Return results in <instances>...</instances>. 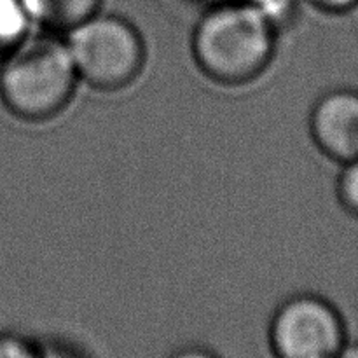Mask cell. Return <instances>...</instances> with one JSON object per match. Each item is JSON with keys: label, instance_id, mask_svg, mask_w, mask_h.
Masks as SVG:
<instances>
[{"label": "cell", "instance_id": "cell-1", "mask_svg": "<svg viewBox=\"0 0 358 358\" xmlns=\"http://www.w3.org/2000/svg\"><path fill=\"white\" fill-rule=\"evenodd\" d=\"M278 24L250 0H219L196 21L191 55L203 76L222 86H243L271 65Z\"/></svg>", "mask_w": 358, "mask_h": 358}, {"label": "cell", "instance_id": "cell-2", "mask_svg": "<svg viewBox=\"0 0 358 358\" xmlns=\"http://www.w3.org/2000/svg\"><path fill=\"white\" fill-rule=\"evenodd\" d=\"M79 83L65 35L55 31H31L0 59V101L21 121L55 119L72 103Z\"/></svg>", "mask_w": 358, "mask_h": 358}, {"label": "cell", "instance_id": "cell-3", "mask_svg": "<svg viewBox=\"0 0 358 358\" xmlns=\"http://www.w3.org/2000/svg\"><path fill=\"white\" fill-rule=\"evenodd\" d=\"M80 83L98 91L131 86L145 69L147 45L124 16L98 10L65 34Z\"/></svg>", "mask_w": 358, "mask_h": 358}, {"label": "cell", "instance_id": "cell-4", "mask_svg": "<svg viewBox=\"0 0 358 358\" xmlns=\"http://www.w3.org/2000/svg\"><path fill=\"white\" fill-rule=\"evenodd\" d=\"M275 358H339L348 346L341 311L318 294H296L283 301L269 324Z\"/></svg>", "mask_w": 358, "mask_h": 358}, {"label": "cell", "instance_id": "cell-5", "mask_svg": "<svg viewBox=\"0 0 358 358\" xmlns=\"http://www.w3.org/2000/svg\"><path fill=\"white\" fill-rule=\"evenodd\" d=\"M317 149L343 164L358 157V90L336 87L322 94L308 117Z\"/></svg>", "mask_w": 358, "mask_h": 358}, {"label": "cell", "instance_id": "cell-6", "mask_svg": "<svg viewBox=\"0 0 358 358\" xmlns=\"http://www.w3.org/2000/svg\"><path fill=\"white\" fill-rule=\"evenodd\" d=\"M103 0H24L35 28L65 35L94 13Z\"/></svg>", "mask_w": 358, "mask_h": 358}, {"label": "cell", "instance_id": "cell-7", "mask_svg": "<svg viewBox=\"0 0 358 358\" xmlns=\"http://www.w3.org/2000/svg\"><path fill=\"white\" fill-rule=\"evenodd\" d=\"M35 31L24 0H0V59Z\"/></svg>", "mask_w": 358, "mask_h": 358}, {"label": "cell", "instance_id": "cell-8", "mask_svg": "<svg viewBox=\"0 0 358 358\" xmlns=\"http://www.w3.org/2000/svg\"><path fill=\"white\" fill-rule=\"evenodd\" d=\"M336 194L343 208L358 219V157L341 164L336 180Z\"/></svg>", "mask_w": 358, "mask_h": 358}, {"label": "cell", "instance_id": "cell-9", "mask_svg": "<svg viewBox=\"0 0 358 358\" xmlns=\"http://www.w3.org/2000/svg\"><path fill=\"white\" fill-rule=\"evenodd\" d=\"M0 358H42V345L23 336L0 334Z\"/></svg>", "mask_w": 358, "mask_h": 358}, {"label": "cell", "instance_id": "cell-10", "mask_svg": "<svg viewBox=\"0 0 358 358\" xmlns=\"http://www.w3.org/2000/svg\"><path fill=\"white\" fill-rule=\"evenodd\" d=\"M317 9L331 14H343L358 7V0H308Z\"/></svg>", "mask_w": 358, "mask_h": 358}, {"label": "cell", "instance_id": "cell-11", "mask_svg": "<svg viewBox=\"0 0 358 358\" xmlns=\"http://www.w3.org/2000/svg\"><path fill=\"white\" fill-rule=\"evenodd\" d=\"M42 358H84V357L80 355V353L73 352L70 346L49 343V345H42Z\"/></svg>", "mask_w": 358, "mask_h": 358}, {"label": "cell", "instance_id": "cell-12", "mask_svg": "<svg viewBox=\"0 0 358 358\" xmlns=\"http://www.w3.org/2000/svg\"><path fill=\"white\" fill-rule=\"evenodd\" d=\"M170 358H219L215 353H212L210 350L198 348V346H191V348H184L180 352L173 353Z\"/></svg>", "mask_w": 358, "mask_h": 358}, {"label": "cell", "instance_id": "cell-13", "mask_svg": "<svg viewBox=\"0 0 358 358\" xmlns=\"http://www.w3.org/2000/svg\"><path fill=\"white\" fill-rule=\"evenodd\" d=\"M250 2L257 3V6H261L262 9L266 10V13H269V10H271V7L275 6V3L278 2V0H250Z\"/></svg>", "mask_w": 358, "mask_h": 358}]
</instances>
